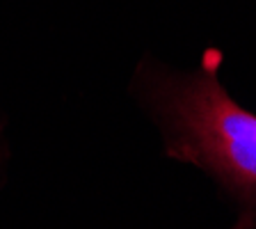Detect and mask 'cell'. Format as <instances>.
<instances>
[{"label": "cell", "instance_id": "6da1fadb", "mask_svg": "<svg viewBox=\"0 0 256 229\" xmlns=\"http://www.w3.org/2000/svg\"><path fill=\"white\" fill-rule=\"evenodd\" d=\"M222 53L208 48L194 74H146V96L167 133V156L204 167L247 206L236 229L256 227V115L218 78Z\"/></svg>", "mask_w": 256, "mask_h": 229}]
</instances>
